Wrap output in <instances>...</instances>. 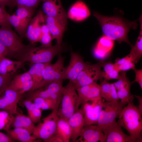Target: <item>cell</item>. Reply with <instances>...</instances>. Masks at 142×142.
I'll list each match as a JSON object with an SVG mask.
<instances>
[{
    "label": "cell",
    "mask_w": 142,
    "mask_h": 142,
    "mask_svg": "<svg viewBox=\"0 0 142 142\" xmlns=\"http://www.w3.org/2000/svg\"><path fill=\"white\" fill-rule=\"evenodd\" d=\"M79 140L83 142H105L106 137L97 125H85L81 132Z\"/></svg>",
    "instance_id": "cell-21"
},
{
    "label": "cell",
    "mask_w": 142,
    "mask_h": 142,
    "mask_svg": "<svg viewBox=\"0 0 142 142\" xmlns=\"http://www.w3.org/2000/svg\"><path fill=\"white\" fill-rule=\"evenodd\" d=\"M47 142H63L62 140L56 134L48 140Z\"/></svg>",
    "instance_id": "cell-46"
},
{
    "label": "cell",
    "mask_w": 142,
    "mask_h": 142,
    "mask_svg": "<svg viewBox=\"0 0 142 142\" xmlns=\"http://www.w3.org/2000/svg\"><path fill=\"white\" fill-rule=\"evenodd\" d=\"M129 103L128 101H103V108L100 113L97 125L102 130L116 120L123 108Z\"/></svg>",
    "instance_id": "cell-7"
},
{
    "label": "cell",
    "mask_w": 142,
    "mask_h": 142,
    "mask_svg": "<svg viewBox=\"0 0 142 142\" xmlns=\"http://www.w3.org/2000/svg\"><path fill=\"white\" fill-rule=\"evenodd\" d=\"M139 102V105L138 107L140 112L142 114V97L139 96L135 95Z\"/></svg>",
    "instance_id": "cell-47"
},
{
    "label": "cell",
    "mask_w": 142,
    "mask_h": 142,
    "mask_svg": "<svg viewBox=\"0 0 142 142\" xmlns=\"http://www.w3.org/2000/svg\"><path fill=\"white\" fill-rule=\"evenodd\" d=\"M6 6H0V26H12L10 23L9 18L10 15L6 11Z\"/></svg>",
    "instance_id": "cell-39"
},
{
    "label": "cell",
    "mask_w": 142,
    "mask_h": 142,
    "mask_svg": "<svg viewBox=\"0 0 142 142\" xmlns=\"http://www.w3.org/2000/svg\"><path fill=\"white\" fill-rule=\"evenodd\" d=\"M14 140L12 139L7 134L0 131V142H12Z\"/></svg>",
    "instance_id": "cell-44"
},
{
    "label": "cell",
    "mask_w": 142,
    "mask_h": 142,
    "mask_svg": "<svg viewBox=\"0 0 142 142\" xmlns=\"http://www.w3.org/2000/svg\"><path fill=\"white\" fill-rule=\"evenodd\" d=\"M133 70L135 73V78L133 82H137L140 85L141 89H142V69H138L135 68Z\"/></svg>",
    "instance_id": "cell-42"
},
{
    "label": "cell",
    "mask_w": 142,
    "mask_h": 142,
    "mask_svg": "<svg viewBox=\"0 0 142 142\" xmlns=\"http://www.w3.org/2000/svg\"><path fill=\"white\" fill-rule=\"evenodd\" d=\"M24 63L19 60H14L4 57L0 60V74L12 76L22 68Z\"/></svg>",
    "instance_id": "cell-25"
},
{
    "label": "cell",
    "mask_w": 142,
    "mask_h": 142,
    "mask_svg": "<svg viewBox=\"0 0 142 142\" xmlns=\"http://www.w3.org/2000/svg\"><path fill=\"white\" fill-rule=\"evenodd\" d=\"M32 102L36 106L42 110H53L58 109L59 106L55 101L50 98L38 97L35 98Z\"/></svg>",
    "instance_id": "cell-35"
},
{
    "label": "cell",
    "mask_w": 142,
    "mask_h": 142,
    "mask_svg": "<svg viewBox=\"0 0 142 142\" xmlns=\"http://www.w3.org/2000/svg\"><path fill=\"white\" fill-rule=\"evenodd\" d=\"M40 30L42 34L50 33L48 28L45 23H44L41 25Z\"/></svg>",
    "instance_id": "cell-45"
},
{
    "label": "cell",
    "mask_w": 142,
    "mask_h": 142,
    "mask_svg": "<svg viewBox=\"0 0 142 142\" xmlns=\"http://www.w3.org/2000/svg\"><path fill=\"white\" fill-rule=\"evenodd\" d=\"M58 109L52 110L36 126L32 135L37 139L47 141L56 134L57 123L59 116Z\"/></svg>",
    "instance_id": "cell-6"
},
{
    "label": "cell",
    "mask_w": 142,
    "mask_h": 142,
    "mask_svg": "<svg viewBox=\"0 0 142 142\" xmlns=\"http://www.w3.org/2000/svg\"><path fill=\"white\" fill-rule=\"evenodd\" d=\"M102 67L104 70L102 71V78L106 81L113 79H118L120 77V72L114 64L111 62L105 63L102 62Z\"/></svg>",
    "instance_id": "cell-33"
},
{
    "label": "cell",
    "mask_w": 142,
    "mask_h": 142,
    "mask_svg": "<svg viewBox=\"0 0 142 142\" xmlns=\"http://www.w3.org/2000/svg\"><path fill=\"white\" fill-rule=\"evenodd\" d=\"M24 94L8 87L0 91V110L6 111L13 115L18 112L17 105Z\"/></svg>",
    "instance_id": "cell-12"
},
{
    "label": "cell",
    "mask_w": 142,
    "mask_h": 142,
    "mask_svg": "<svg viewBox=\"0 0 142 142\" xmlns=\"http://www.w3.org/2000/svg\"><path fill=\"white\" fill-rule=\"evenodd\" d=\"M35 126L30 118L22 113L18 112L14 115L11 128L23 129L27 130L32 135Z\"/></svg>",
    "instance_id": "cell-26"
},
{
    "label": "cell",
    "mask_w": 142,
    "mask_h": 142,
    "mask_svg": "<svg viewBox=\"0 0 142 142\" xmlns=\"http://www.w3.org/2000/svg\"><path fill=\"white\" fill-rule=\"evenodd\" d=\"M98 20L104 35L109 39L116 40L120 43L125 42L132 47L128 38V34L131 28H137L136 21H127L121 17H108L102 15L97 12L93 14Z\"/></svg>",
    "instance_id": "cell-1"
},
{
    "label": "cell",
    "mask_w": 142,
    "mask_h": 142,
    "mask_svg": "<svg viewBox=\"0 0 142 142\" xmlns=\"http://www.w3.org/2000/svg\"><path fill=\"white\" fill-rule=\"evenodd\" d=\"M42 9L46 16L67 22V15L60 0H42Z\"/></svg>",
    "instance_id": "cell-15"
},
{
    "label": "cell",
    "mask_w": 142,
    "mask_h": 142,
    "mask_svg": "<svg viewBox=\"0 0 142 142\" xmlns=\"http://www.w3.org/2000/svg\"><path fill=\"white\" fill-rule=\"evenodd\" d=\"M44 17L45 23L48 28L53 39H56L57 43L61 45L67 23L45 14H44Z\"/></svg>",
    "instance_id": "cell-19"
},
{
    "label": "cell",
    "mask_w": 142,
    "mask_h": 142,
    "mask_svg": "<svg viewBox=\"0 0 142 142\" xmlns=\"http://www.w3.org/2000/svg\"><path fill=\"white\" fill-rule=\"evenodd\" d=\"M139 21L140 23V30L139 35L135 45L132 46L130 53L128 54L133 61L136 64L140 59L142 55V15L140 16Z\"/></svg>",
    "instance_id": "cell-31"
},
{
    "label": "cell",
    "mask_w": 142,
    "mask_h": 142,
    "mask_svg": "<svg viewBox=\"0 0 142 142\" xmlns=\"http://www.w3.org/2000/svg\"><path fill=\"white\" fill-rule=\"evenodd\" d=\"M71 130L70 139L76 142L84 126V114L82 107L78 108L67 120Z\"/></svg>",
    "instance_id": "cell-23"
},
{
    "label": "cell",
    "mask_w": 142,
    "mask_h": 142,
    "mask_svg": "<svg viewBox=\"0 0 142 142\" xmlns=\"http://www.w3.org/2000/svg\"><path fill=\"white\" fill-rule=\"evenodd\" d=\"M64 60L60 54L54 63H48L45 67L42 72L43 81L40 88L54 82H63L64 79Z\"/></svg>",
    "instance_id": "cell-10"
},
{
    "label": "cell",
    "mask_w": 142,
    "mask_h": 142,
    "mask_svg": "<svg viewBox=\"0 0 142 142\" xmlns=\"http://www.w3.org/2000/svg\"><path fill=\"white\" fill-rule=\"evenodd\" d=\"M42 0H12V8L15 7H24L35 9Z\"/></svg>",
    "instance_id": "cell-38"
},
{
    "label": "cell",
    "mask_w": 142,
    "mask_h": 142,
    "mask_svg": "<svg viewBox=\"0 0 142 142\" xmlns=\"http://www.w3.org/2000/svg\"><path fill=\"white\" fill-rule=\"evenodd\" d=\"M102 62L94 64H87L85 68L79 73L75 81L73 83L77 90L84 86L100 80H103Z\"/></svg>",
    "instance_id": "cell-9"
},
{
    "label": "cell",
    "mask_w": 142,
    "mask_h": 142,
    "mask_svg": "<svg viewBox=\"0 0 142 142\" xmlns=\"http://www.w3.org/2000/svg\"><path fill=\"white\" fill-rule=\"evenodd\" d=\"M102 100L87 102L82 104L84 114V125H97L100 113L103 109Z\"/></svg>",
    "instance_id": "cell-16"
},
{
    "label": "cell",
    "mask_w": 142,
    "mask_h": 142,
    "mask_svg": "<svg viewBox=\"0 0 142 142\" xmlns=\"http://www.w3.org/2000/svg\"><path fill=\"white\" fill-rule=\"evenodd\" d=\"M48 63H49L34 64L31 67L28 72L32 78L33 86L30 92L40 88L43 81V70Z\"/></svg>",
    "instance_id": "cell-27"
},
{
    "label": "cell",
    "mask_w": 142,
    "mask_h": 142,
    "mask_svg": "<svg viewBox=\"0 0 142 142\" xmlns=\"http://www.w3.org/2000/svg\"><path fill=\"white\" fill-rule=\"evenodd\" d=\"M90 15L89 9L83 1L79 0L74 3L70 7L68 13V17L74 21H83Z\"/></svg>",
    "instance_id": "cell-24"
},
{
    "label": "cell",
    "mask_w": 142,
    "mask_h": 142,
    "mask_svg": "<svg viewBox=\"0 0 142 142\" xmlns=\"http://www.w3.org/2000/svg\"><path fill=\"white\" fill-rule=\"evenodd\" d=\"M55 134L60 138L63 142L70 141L71 130L67 120L59 117Z\"/></svg>",
    "instance_id": "cell-30"
},
{
    "label": "cell",
    "mask_w": 142,
    "mask_h": 142,
    "mask_svg": "<svg viewBox=\"0 0 142 142\" xmlns=\"http://www.w3.org/2000/svg\"><path fill=\"white\" fill-rule=\"evenodd\" d=\"M6 4L3 0H0V6H6Z\"/></svg>",
    "instance_id": "cell-49"
},
{
    "label": "cell",
    "mask_w": 142,
    "mask_h": 142,
    "mask_svg": "<svg viewBox=\"0 0 142 142\" xmlns=\"http://www.w3.org/2000/svg\"><path fill=\"white\" fill-rule=\"evenodd\" d=\"M6 132L7 134L13 140L22 142H37L41 140L36 139L27 130L23 129H11Z\"/></svg>",
    "instance_id": "cell-29"
},
{
    "label": "cell",
    "mask_w": 142,
    "mask_h": 142,
    "mask_svg": "<svg viewBox=\"0 0 142 142\" xmlns=\"http://www.w3.org/2000/svg\"><path fill=\"white\" fill-rule=\"evenodd\" d=\"M53 39L51 34H42L39 41L44 47H49L52 45V42Z\"/></svg>",
    "instance_id": "cell-40"
},
{
    "label": "cell",
    "mask_w": 142,
    "mask_h": 142,
    "mask_svg": "<svg viewBox=\"0 0 142 142\" xmlns=\"http://www.w3.org/2000/svg\"><path fill=\"white\" fill-rule=\"evenodd\" d=\"M22 103L27 110L28 116L33 123L35 124L40 122L42 110L36 106L32 101L26 99Z\"/></svg>",
    "instance_id": "cell-32"
},
{
    "label": "cell",
    "mask_w": 142,
    "mask_h": 142,
    "mask_svg": "<svg viewBox=\"0 0 142 142\" xmlns=\"http://www.w3.org/2000/svg\"><path fill=\"white\" fill-rule=\"evenodd\" d=\"M141 113L133 102L124 106L120 113L117 122L129 134L132 142H142Z\"/></svg>",
    "instance_id": "cell-2"
},
{
    "label": "cell",
    "mask_w": 142,
    "mask_h": 142,
    "mask_svg": "<svg viewBox=\"0 0 142 142\" xmlns=\"http://www.w3.org/2000/svg\"><path fill=\"white\" fill-rule=\"evenodd\" d=\"M0 42L7 49L8 57L21 61L24 57L35 46L32 44H24L20 36L9 26L0 28Z\"/></svg>",
    "instance_id": "cell-3"
},
{
    "label": "cell",
    "mask_w": 142,
    "mask_h": 142,
    "mask_svg": "<svg viewBox=\"0 0 142 142\" xmlns=\"http://www.w3.org/2000/svg\"><path fill=\"white\" fill-rule=\"evenodd\" d=\"M45 23L44 14L39 11L30 23L27 29L26 36L31 44L34 45L39 42L42 35L40 30L41 25Z\"/></svg>",
    "instance_id": "cell-20"
},
{
    "label": "cell",
    "mask_w": 142,
    "mask_h": 142,
    "mask_svg": "<svg viewBox=\"0 0 142 142\" xmlns=\"http://www.w3.org/2000/svg\"><path fill=\"white\" fill-rule=\"evenodd\" d=\"M100 96L106 102L118 101L119 98L113 83H109L105 80L100 85Z\"/></svg>",
    "instance_id": "cell-28"
},
{
    "label": "cell",
    "mask_w": 142,
    "mask_h": 142,
    "mask_svg": "<svg viewBox=\"0 0 142 142\" xmlns=\"http://www.w3.org/2000/svg\"><path fill=\"white\" fill-rule=\"evenodd\" d=\"M14 116L8 112L0 110V131L3 130L6 132L11 129Z\"/></svg>",
    "instance_id": "cell-37"
},
{
    "label": "cell",
    "mask_w": 142,
    "mask_h": 142,
    "mask_svg": "<svg viewBox=\"0 0 142 142\" xmlns=\"http://www.w3.org/2000/svg\"><path fill=\"white\" fill-rule=\"evenodd\" d=\"M33 86L32 78L28 71L14 76L8 87L24 94L26 92L30 91Z\"/></svg>",
    "instance_id": "cell-22"
},
{
    "label": "cell",
    "mask_w": 142,
    "mask_h": 142,
    "mask_svg": "<svg viewBox=\"0 0 142 142\" xmlns=\"http://www.w3.org/2000/svg\"><path fill=\"white\" fill-rule=\"evenodd\" d=\"M113 44V40L104 35L100 38L95 47L94 53L96 55L109 52L112 48Z\"/></svg>",
    "instance_id": "cell-34"
},
{
    "label": "cell",
    "mask_w": 142,
    "mask_h": 142,
    "mask_svg": "<svg viewBox=\"0 0 142 142\" xmlns=\"http://www.w3.org/2000/svg\"><path fill=\"white\" fill-rule=\"evenodd\" d=\"M76 90L78 96L77 110L81 105L89 101L102 100L100 96V85L97 82L83 86Z\"/></svg>",
    "instance_id": "cell-13"
},
{
    "label": "cell",
    "mask_w": 142,
    "mask_h": 142,
    "mask_svg": "<svg viewBox=\"0 0 142 142\" xmlns=\"http://www.w3.org/2000/svg\"><path fill=\"white\" fill-rule=\"evenodd\" d=\"M35 9L18 7L16 14L10 15L9 21L14 28L21 38L26 36L28 26L33 18Z\"/></svg>",
    "instance_id": "cell-8"
},
{
    "label": "cell",
    "mask_w": 142,
    "mask_h": 142,
    "mask_svg": "<svg viewBox=\"0 0 142 142\" xmlns=\"http://www.w3.org/2000/svg\"><path fill=\"white\" fill-rule=\"evenodd\" d=\"M102 131L106 136V142H132L130 135L123 132L116 120Z\"/></svg>",
    "instance_id": "cell-17"
},
{
    "label": "cell",
    "mask_w": 142,
    "mask_h": 142,
    "mask_svg": "<svg viewBox=\"0 0 142 142\" xmlns=\"http://www.w3.org/2000/svg\"><path fill=\"white\" fill-rule=\"evenodd\" d=\"M62 50L61 45L57 43L47 47L35 46L24 57L22 61L32 64L50 63L55 56L60 54Z\"/></svg>",
    "instance_id": "cell-4"
},
{
    "label": "cell",
    "mask_w": 142,
    "mask_h": 142,
    "mask_svg": "<svg viewBox=\"0 0 142 142\" xmlns=\"http://www.w3.org/2000/svg\"><path fill=\"white\" fill-rule=\"evenodd\" d=\"M63 82H55L47 85L30 92L26 99L32 101L35 98L39 97L50 98L59 105L61 103L64 87Z\"/></svg>",
    "instance_id": "cell-11"
},
{
    "label": "cell",
    "mask_w": 142,
    "mask_h": 142,
    "mask_svg": "<svg viewBox=\"0 0 142 142\" xmlns=\"http://www.w3.org/2000/svg\"><path fill=\"white\" fill-rule=\"evenodd\" d=\"M12 76H7L0 74V91L8 86L11 81Z\"/></svg>",
    "instance_id": "cell-41"
},
{
    "label": "cell",
    "mask_w": 142,
    "mask_h": 142,
    "mask_svg": "<svg viewBox=\"0 0 142 142\" xmlns=\"http://www.w3.org/2000/svg\"><path fill=\"white\" fill-rule=\"evenodd\" d=\"M83 58L78 53L72 52L68 65L64 68V79L74 82L81 72L87 66Z\"/></svg>",
    "instance_id": "cell-14"
},
{
    "label": "cell",
    "mask_w": 142,
    "mask_h": 142,
    "mask_svg": "<svg viewBox=\"0 0 142 142\" xmlns=\"http://www.w3.org/2000/svg\"><path fill=\"white\" fill-rule=\"evenodd\" d=\"M8 51L4 46L0 42V60L4 57H8Z\"/></svg>",
    "instance_id": "cell-43"
},
{
    "label": "cell",
    "mask_w": 142,
    "mask_h": 142,
    "mask_svg": "<svg viewBox=\"0 0 142 142\" xmlns=\"http://www.w3.org/2000/svg\"><path fill=\"white\" fill-rule=\"evenodd\" d=\"M61 107L58 110V116L67 120L76 111L78 95L73 83L69 81L64 87Z\"/></svg>",
    "instance_id": "cell-5"
},
{
    "label": "cell",
    "mask_w": 142,
    "mask_h": 142,
    "mask_svg": "<svg viewBox=\"0 0 142 142\" xmlns=\"http://www.w3.org/2000/svg\"><path fill=\"white\" fill-rule=\"evenodd\" d=\"M120 74L118 81L113 83L118 97L122 102H133L134 97L130 93V87L133 82L129 80L125 71H122Z\"/></svg>",
    "instance_id": "cell-18"
},
{
    "label": "cell",
    "mask_w": 142,
    "mask_h": 142,
    "mask_svg": "<svg viewBox=\"0 0 142 142\" xmlns=\"http://www.w3.org/2000/svg\"><path fill=\"white\" fill-rule=\"evenodd\" d=\"M114 64L119 72L135 68V63L128 55L122 58L118 59Z\"/></svg>",
    "instance_id": "cell-36"
},
{
    "label": "cell",
    "mask_w": 142,
    "mask_h": 142,
    "mask_svg": "<svg viewBox=\"0 0 142 142\" xmlns=\"http://www.w3.org/2000/svg\"><path fill=\"white\" fill-rule=\"evenodd\" d=\"M6 3V6L11 9L12 0H3Z\"/></svg>",
    "instance_id": "cell-48"
}]
</instances>
